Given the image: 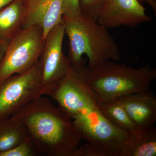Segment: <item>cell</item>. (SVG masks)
I'll return each instance as SVG.
<instances>
[{"label":"cell","mask_w":156,"mask_h":156,"mask_svg":"<svg viewBox=\"0 0 156 156\" xmlns=\"http://www.w3.org/2000/svg\"><path fill=\"white\" fill-rule=\"evenodd\" d=\"M156 128L154 126L139 135L130 134L121 147L119 156H155Z\"/></svg>","instance_id":"8fae6325"},{"label":"cell","mask_w":156,"mask_h":156,"mask_svg":"<svg viewBox=\"0 0 156 156\" xmlns=\"http://www.w3.org/2000/svg\"><path fill=\"white\" fill-rule=\"evenodd\" d=\"M27 139L23 127L13 118L0 120V152L8 150Z\"/></svg>","instance_id":"4fadbf2b"},{"label":"cell","mask_w":156,"mask_h":156,"mask_svg":"<svg viewBox=\"0 0 156 156\" xmlns=\"http://www.w3.org/2000/svg\"><path fill=\"white\" fill-rule=\"evenodd\" d=\"M65 34L69 39V56L71 65L77 70L85 66L86 54L88 67H96L107 61L120 60L119 47L108 28L96 20L82 14L74 19H63Z\"/></svg>","instance_id":"7a4b0ae2"},{"label":"cell","mask_w":156,"mask_h":156,"mask_svg":"<svg viewBox=\"0 0 156 156\" xmlns=\"http://www.w3.org/2000/svg\"><path fill=\"white\" fill-rule=\"evenodd\" d=\"M65 35L62 21L52 28L45 39L40 62L46 95L61 82L72 68L69 59L62 50Z\"/></svg>","instance_id":"8992f818"},{"label":"cell","mask_w":156,"mask_h":156,"mask_svg":"<svg viewBox=\"0 0 156 156\" xmlns=\"http://www.w3.org/2000/svg\"><path fill=\"white\" fill-rule=\"evenodd\" d=\"M99 107L107 119L118 128L136 135H140L144 132L134 124L117 101L102 102L99 104Z\"/></svg>","instance_id":"7c38bea8"},{"label":"cell","mask_w":156,"mask_h":156,"mask_svg":"<svg viewBox=\"0 0 156 156\" xmlns=\"http://www.w3.org/2000/svg\"><path fill=\"white\" fill-rule=\"evenodd\" d=\"M15 0H0V10Z\"/></svg>","instance_id":"d6986e66"},{"label":"cell","mask_w":156,"mask_h":156,"mask_svg":"<svg viewBox=\"0 0 156 156\" xmlns=\"http://www.w3.org/2000/svg\"><path fill=\"white\" fill-rule=\"evenodd\" d=\"M105 0H80L81 14L97 21Z\"/></svg>","instance_id":"9a60e30c"},{"label":"cell","mask_w":156,"mask_h":156,"mask_svg":"<svg viewBox=\"0 0 156 156\" xmlns=\"http://www.w3.org/2000/svg\"><path fill=\"white\" fill-rule=\"evenodd\" d=\"M2 40H1V39H0V43H1V42H2Z\"/></svg>","instance_id":"7402d4cb"},{"label":"cell","mask_w":156,"mask_h":156,"mask_svg":"<svg viewBox=\"0 0 156 156\" xmlns=\"http://www.w3.org/2000/svg\"><path fill=\"white\" fill-rule=\"evenodd\" d=\"M151 20L137 0H105L97 21L107 28H134Z\"/></svg>","instance_id":"52a82bcc"},{"label":"cell","mask_w":156,"mask_h":156,"mask_svg":"<svg viewBox=\"0 0 156 156\" xmlns=\"http://www.w3.org/2000/svg\"><path fill=\"white\" fill-rule=\"evenodd\" d=\"M142 131L153 127L156 121V97L149 89L115 99Z\"/></svg>","instance_id":"ba28073f"},{"label":"cell","mask_w":156,"mask_h":156,"mask_svg":"<svg viewBox=\"0 0 156 156\" xmlns=\"http://www.w3.org/2000/svg\"><path fill=\"white\" fill-rule=\"evenodd\" d=\"M140 4H143V3L145 2V0H137Z\"/></svg>","instance_id":"44dd1931"},{"label":"cell","mask_w":156,"mask_h":156,"mask_svg":"<svg viewBox=\"0 0 156 156\" xmlns=\"http://www.w3.org/2000/svg\"><path fill=\"white\" fill-rule=\"evenodd\" d=\"M27 14L26 0H15L0 10V39L9 41L23 27Z\"/></svg>","instance_id":"30bf717a"},{"label":"cell","mask_w":156,"mask_h":156,"mask_svg":"<svg viewBox=\"0 0 156 156\" xmlns=\"http://www.w3.org/2000/svg\"><path fill=\"white\" fill-rule=\"evenodd\" d=\"M9 41H2L0 43V60L4 55Z\"/></svg>","instance_id":"ac0fdd59"},{"label":"cell","mask_w":156,"mask_h":156,"mask_svg":"<svg viewBox=\"0 0 156 156\" xmlns=\"http://www.w3.org/2000/svg\"><path fill=\"white\" fill-rule=\"evenodd\" d=\"M40 154L28 138L8 150L0 152V156H35Z\"/></svg>","instance_id":"5bb4252c"},{"label":"cell","mask_w":156,"mask_h":156,"mask_svg":"<svg viewBox=\"0 0 156 156\" xmlns=\"http://www.w3.org/2000/svg\"><path fill=\"white\" fill-rule=\"evenodd\" d=\"M46 95L39 60L30 69L12 75L0 83V120L11 117L31 101Z\"/></svg>","instance_id":"5b68a950"},{"label":"cell","mask_w":156,"mask_h":156,"mask_svg":"<svg viewBox=\"0 0 156 156\" xmlns=\"http://www.w3.org/2000/svg\"><path fill=\"white\" fill-rule=\"evenodd\" d=\"M63 19H74L81 15L80 0H63Z\"/></svg>","instance_id":"2e32d148"},{"label":"cell","mask_w":156,"mask_h":156,"mask_svg":"<svg viewBox=\"0 0 156 156\" xmlns=\"http://www.w3.org/2000/svg\"><path fill=\"white\" fill-rule=\"evenodd\" d=\"M74 156H105L103 152L90 143L79 147Z\"/></svg>","instance_id":"e0dca14e"},{"label":"cell","mask_w":156,"mask_h":156,"mask_svg":"<svg viewBox=\"0 0 156 156\" xmlns=\"http://www.w3.org/2000/svg\"><path fill=\"white\" fill-rule=\"evenodd\" d=\"M44 41L43 30L37 26L23 28L12 38L0 60V83L36 64L41 56Z\"/></svg>","instance_id":"277c9868"},{"label":"cell","mask_w":156,"mask_h":156,"mask_svg":"<svg viewBox=\"0 0 156 156\" xmlns=\"http://www.w3.org/2000/svg\"><path fill=\"white\" fill-rule=\"evenodd\" d=\"M154 1H155L154 0H145V2H147L153 8L154 10V8L155 9L156 8V7H154Z\"/></svg>","instance_id":"ffe728a7"},{"label":"cell","mask_w":156,"mask_h":156,"mask_svg":"<svg viewBox=\"0 0 156 156\" xmlns=\"http://www.w3.org/2000/svg\"><path fill=\"white\" fill-rule=\"evenodd\" d=\"M27 14L23 28L37 26L44 39L54 27L62 21L63 0H26Z\"/></svg>","instance_id":"9c48e42d"},{"label":"cell","mask_w":156,"mask_h":156,"mask_svg":"<svg viewBox=\"0 0 156 156\" xmlns=\"http://www.w3.org/2000/svg\"><path fill=\"white\" fill-rule=\"evenodd\" d=\"M80 72L100 103L149 89L156 78V69L150 65L136 68L111 61L92 68L85 66Z\"/></svg>","instance_id":"3957f363"},{"label":"cell","mask_w":156,"mask_h":156,"mask_svg":"<svg viewBox=\"0 0 156 156\" xmlns=\"http://www.w3.org/2000/svg\"><path fill=\"white\" fill-rule=\"evenodd\" d=\"M11 117L22 126L40 154L74 156L80 146L82 138L73 120L48 98H38Z\"/></svg>","instance_id":"6da1fadb"}]
</instances>
